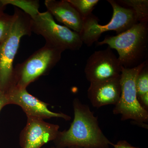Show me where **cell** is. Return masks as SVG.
<instances>
[{
    "label": "cell",
    "mask_w": 148,
    "mask_h": 148,
    "mask_svg": "<svg viewBox=\"0 0 148 148\" xmlns=\"http://www.w3.org/2000/svg\"><path fill=\"white\" fill-rule=\"evenodd\" d=\"M146 64L147 61H145L132 69L122 67L120 97L115 105L113 112L121 115L122 121L131 120L140 127L147 129L148 111L140 104L135 86L136 78Z\"/></svg>",
    "instance_id": "277c9868"
},
{
    "label": "cell",
    "mask_w": 148,
    "mask_h": 148,
    "mask_svg": "<svg viewBox=\"0 0 148 148\" xmlns=\"http://www.w3.org/2000/svg\"><path fill=\"white\" fill-rule=\"evenodd\" d=\"M5 5L8 4L16 6L22 10L29 16L38 11L39 1L27 0H2Z\"/></svg>",
    "instance_id": "9a60e30c"
},
{
    "label": "cell",
    "mask_w": 148,
    "mask_h": 148,
    "mask_svg": "<svg viewBox=\"0 0 148 148\" xmlns=\"http://www.w3.org/2000/svg\"><path fill=\"white\" fill-rule=\"evenodd\" d=\"M74 118L68 130L59 131L54 140L59 147H75L82 148H109L113 143L107 138L99 126L98 119L78 98L73 103Z\"/></svg>",
    "instance_id": "6da1fadb"
},
{
    "label": "cell",
    "mask_w": 148,
    "mask_h": 148,
    "mask_svg": "<svg viewBox=\"0 0 148 148\" xmlns=\"http://www.w3.org/2000/svg\"><path fill=\"white\" fill-rule=\"evenodd\" d=\"M113 9L112 19L108 24H99V20L92 14L83 19V27L79 33L83 43L88 47L98 41L104 32L113 31L117 35L121 34L138 23L135 14L132 10L121 5L116 1L108 0Z\"/></svg>",
    "instance_id": "8992f818"
},
{
    "label": "cell",
    "mask_w": 148,
    "mask_h": 148,
    "mask_svg": "<svg viewBox=\"0 0 148 148\" xmlns=\"http://www.w3.org/2000/svg\"><path fill=\"white\" fill-rule=\"evenodd\" d=\"M76 9L83 19L92 14L99 0H67Z\"/></svg>",
    "instance_id": "5bb4252c"
},
{
    "label": "cell",
    "mask_w": 148,
    "mask_h": 148,
    "mask_svg": "<svg viewBox=\"0 0 148 148\" xmlns=\"http://www.w3.org/2000/svg\"><path fill=\"white\" fill-rule=\"evenodd\" d=\"M108 45L119 54L120 64L125 69H132L145 62L147 53L148 26L138 22L125 32L114 36H106L97 46Z\"/></svg>",
    "instance_id": "7a4b0ae2"
},
{
    "label": "cell",
    "mask_w": 148,
    "mask_h": 148,
    "mask_svg": "<svg viewBox=\"0 0 148 148\" xmlns=\"http://www.w3.org/2000/svg\"><path fill=\"white\" fill-rule=\"evenodd\" d=\"M120 77L90 83L87 90V97L93 107L98 108L108 105H116L121 92Z\"/></svg>",
    "instance_id": "8fae6325"
},
{
    "label": "cell",
    "mask_w": 148,
    "mask_h": 148,
    "mask_svg": "<svg viewBox=\"0 0 148 148\" xmlns=\"http://www.w3.org/2000/svg\"><path fill=\"white\" fill-rule=\"evenodd\" d=\"M121 70L118 58L108 46L106 49L95 51L88 57L84 71L91 83L120 77Z\"/></svg>",
    "instance_id": "ba28073f"
},
{
    "label": "cell",
    "mask_w": 148,
    "mask_h": 148,
    "mask_svg": "<svg viewBox=\"0 0 148 148\" xmlns=\"http://www.w3.org/2000/svg\"><path fill=\"white\" fill-rule=\"evenodd\" d=\"M32 32L41 35L46 40V44L64 51L79 50L83 42L79 33L66 26L57 24L48 11H38L30 16Z\"/></svg>",
    "instance_id": "52a82bcc"
},
{
    "label": "cell",
    "mask_w": 148,
    "mask_h": 148,
    "mask_svg": "<svg viewBox=\"0 0 148 148\" xmlns=\"http://www.w3.org/2000/svg\"><path fill=\"white\" fill-rule=\"evenodd\" d=\"M13 25L8 36L0 44V90L5 92L12 85L13 64L21 38L32 34V19L19 8L15 9Z\"/></svg>",
    "instance_id": "3957f363"
},
{
    "label": "cell",
    "mask_w": 148,
    "mask_h": 148,
    "mask_svg": "<svg viewBox=\"0 0 148 148\" xmlns=\"http://www.w3.org/2000/svg\"><path fill=\"white\" fill-rule=\"evenodd\" d=\"M117 2L129 7L134 11L138 22L148 21V1L147 0H122Z\"/></svg>",
    "instance_id": "4fadbf2b"
},
{
    "label": "cell",
    "mask_w": 148,
    "mask_h": 148,
    "mask_svg": "<svg viewBox=\"0 0 148 148\" xmlns=\"http://www.w3.org/2000/svg\"><path fill=\"white\" fill-rule=\"evenodd\" d=\"M58 125L43 119L27 117V124L20 135L21 148H40L45 144L56 139L59 132Z\"/></svg>",
    "instance_id": "30bf717a"
},
{
    "label": "cell",
    "mask_w": 148,
    "mask_h": 148,
    "mask_svg": "<svg viewBox=\"0 0 148 148\" xmlns=\"http://www.w3.org/2000/svg\"><path fill=\"white\" fill-rule=\"evenodd\" d=\"M51 148H82L81 147H75V146H72V147H57L56 146L55 147H52Z\"/></svg>",
    "instance_id": "44dd1931"
},
{
    "label": "cell",
    "mask_w": 148,
    "mask_h": 148,
    "mask_svg": "<svg viewBox=\"0 0 148 148\" xmlns=\"http://www.w3.org/2000/svg\"><path fill=\"white\" fill-rule=\"evenodd\" d=\"M45 4L48 11L59 22L74 32L79 34L83 27V18L67 0H46Z\"/></svg>",
    "instance_id": "7c38bea8"
},
{
    "label": "cell",
    "mask_w": 148,
    "mask_h": 148,
    "mask_svg": "<svg viewBox=\"0 0 148 148\" xmlns=\"http://www.w3.org/2000/svg\"><path fill=\"white\" fill-rule=\"evenodd\" d=\"M9 104L20 106L27 117L43 120L51 118H60L70 121L71 117L62 113L51 112L47 108V104L40 101L31 95L26 88L12 86L5 92Z\"/></svg>",
    "instance_id": "9c48e42d"
},
{
    "label": "cell",
    "mask_w": 148,
    "mask_h": 148,
    "mask_svg": "<svg viewBox=\"0 0 148 148\" xmlns=\"http://www.w3.org/2000/svg\"><path fill=\"white\" fill-rule=\"evenodd\" d=\"M112 146L114 148H140L132 146L127 141L124 140H120L116 144L113 143Z\"/></svg>",
    "instance_id": "ac0fdd59"
},
{
    "label": "cell",
    "mask_w": 148,
    "mask_h": 148,
    "mask_svg": "<svg viewBox=\"0 0 148 148\" xmlns=\"http://www.w3.org/2000/svg\"><path fill=\"white\" fill-rule=\"evenodd\" d=\"M14 16L3 12L0 14V44L8 36L13 25Z\"/></svg>",
    "instance_id": "e0dca14e"
},
{
    "label": "cell",
    "mask_w": 148,
    "mask_h": 148,
    "mask_svg": "<svg viewBox=\"0 0 148 148\" xmlns=\"http://www.w3.org/2000/svg\"><path fill=\"white\" fill-rule=\"evenodd\" d=\"M64 51L46 44L27 60L16 65L11 86L26 88L30 83L50 71L60 61Z\"/></svg>",
    "instance_id": "5b68a950"
},
{
    "label": "cell",
    "mask_w": 148,
    "mask_h": 148,
    "mask_svg": "<svg viewBox=\"0 0 148 148\" xmlns=\"http://www.w3.org/2000/svg\"><path fill=\"white\" fill-rule=\"evenodd\" d=\"M135 86L138 100L141 96L148 93V69L147 64L140 71L136 78Z\"/></svg>",
    "instance_id": "2e32d148"
},
{
    "label": "cell",
    "mask_w": 148,
    "mask_h": 148,
    "mask_svg": "<svg viewBox=\"0 0 148 148\" xmlns=\"http://www.w3.org/2000/svg\"><path fill=\"white\" fill-rule=\"evenodd\" d=\"M8 104L9 102L5 92L0 90V112L3 107Z\"/></svg>",
    "instance_id": "d6986e66"
},
{
    "label": "cell",
    "mask_w": 148,
    "mask_h": 148,
    "mask_svg": "<svg viewBox=\"0 0 148 148\" xmlns=\"http://www.w3.org/2000/svg\"><path fill=\"white\" fill-rule=\"evenodd\" d=\"M6 5L4 4L2 0H0V14L3 12V10Z\"/></svg>",
    "instance_id": "ffe728a7"
}]
</instances>
